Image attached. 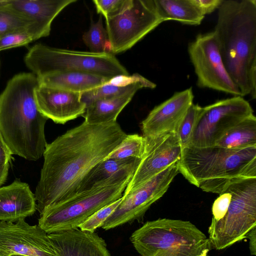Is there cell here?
Instances as JSON below:
<instances>
[{
    "instance_id": "cell-1",
    "label": "cell",
    "mask_w": 256,
    "mask_h": 256,
    "mask_svg": "<svg viewBox=\"0 0 256 256\" xmlns=\"http://www.w3.org/2000/svg\"><path fill=\"white\" fill-rule=\"evenodd\" d=\"M126 135L116 121L100 124L84 121L48 144L34 194L40 214L48 207L75 196L89 172Z\"/></svg>"
},
{
    "instance_id": "cell-2",
    "label": "cell",
    "mask_w": 256,
    "mask_h": 256,
    "mask_svg": "<svg viewBox=\"0 0 256 256\" xmlns=\"http://www.w3.org/2000/svg\"><path fill=\"white\" fill-rule=\"evenodd\" d=\"M214 32L224 67L242 96L256 98V0H224Z\"/></svg>"
},
{
    "instance_id": "cell-3",
    "label": "cell",
    "mask_w": 256,
    "mask_h": 256,
    "mask_svg": "<svg viewBox=\"0 0 256 256\" xmlns=\"http://www.w3.org/2000/svg\"><path fill=\"white\" fill-rule=\"evenodd\" d=\"M39 84L32 72H22L8 82L0 94V133L12 154L36 161L47 145L48 120L39 110L35 90Z\"/></svg>"
},
{
    "instance_id": "cell-4",
    "label": "cell",
    "mask_w": 256,
    "mask_h": 256,
    "mask_svg": "<svg viewBox=\"0 0 256 256\" xmlns=\"http://www.w3.org/2000/svg\"><path fill=\"white\" fill-rule=\"evenodd\" d=\"M178 168L190 184L204 191L220 194L236 180L256 178V146H188L182 148Z\"/></svg>"
},
{
    "instance_id": "cell-5",
    "label": "cell",
    "mask_w": 256,
    "mask_h": 256,
    "mask_svg": "<svg viewBox=\"0 0 256 256\" xmlns=\"http://www.w3.org/2000/svg\"><path fill=\"white\" fill-rule=\"evenodd\" d=\"M130 240L142 256H208L209 239L188 220L160 218L148 221Z\"/></svg>"
},
{
    "instance_id": "cell-6",
    "label": "cell",
    "mask_w": 256,
    "mask_h": 256,
    "mask_svg": "<svg viewBox=\"0 0 256 256\" xmlns=\"http://www.w3.org/2000/svg\"><path fill=\"white\" fill-rule=\"evenodd\" d=\"M24 62L38 78L64 71L88 72L108 78L129 75L126 68L110 52L70 50L38 44L29 49Z\"/></svg>"
},
{
    "instance_id": "cell-7",
    "label": "cell",
    "mask_w": 256,
    "mask_h": 256,
    "mask_svg": "<svg viewBox=\"0 0 256 256\" xmlns=\"http://www.w3.org/2000/svg\"><path fill=\"white\" fill-rule=\"evenodd\" d=\"M226 186L232 194L226 213L212 220L208 229L212 248L216 250L242 240L256 226V178L237 179Z\"/></svg>"
},
{
    "instance_id": "cell-8",
    "label": "cell",
    "mask_w": 256,
    "mask_h": 256,
    "mask_svg": "<svg viewBox=\"0 0 256 256\" xmlns=\"http://www.w3.org/2000/svg\"><path fill=\"white\" fill-rule=\"evenodd\" d=\"M130 180L78 194L52 204L40 214L38 226L48 234L78 228L96 212L121 198Z\"/></svg>"
},
{
    "instance_id": "cell-9",
    "label": "cell",
    "mask_w": 256,
    "mask_h": 256,
    "mask_svg": "<svg viewBox=\"0 0 256 256\" xmlns=\"http://www.w3.org/2000/svg\"><path fill=\"white\" fill-rule=\"evenodd\" d=\"M163 22L154 0H132L120 14L106 20L110 52H124Z\"/></svg>"
},
{
    "instance_id": "cell-10",
    "label": "cell",
    "mask_w": 256,
    "mask_h": 256,
    "mask_svg": "<svg viewBox=\"0 0 256 256\" xmlns=\"http://www.w3.org/2000/svg\"><path fill=\"white\" fill-rule=\"evenodd\" d=\"M252 114L250 104L240 96L220 100L202 107L188 146H214L228 130Z\"/></svg>"
},
{
    "instance_id": "cell-11",
    "label": "cell",
    "mask_w": 256,
    "mask_h": 256,
    "mask_svg": "<svg viewBox=\"0 0 256 256\" xmlns=\"http://www.w3.org/2000/svg\"><path fill=\"white\" fill-rule=\"evenodd\" d=\"M188 53L198 87L242 96L224 67L214 31L198 34L188 44Z\"/></svg>"
},
{
    "instance_id": "cell-12",
    "label": "cell",
    "mask_w": 256,
    "mask_h": 256,
    "mask_svg": "<svg viewBox=\"0 0 256 256\" xmlns=\"http://www.w3.org/2000/svg\"><path fill=\"white\" fill-rule=\"evenodd\" d=\"M178 162L123 195L120 204L100 228L108 230L142 218L151 205L166 193L179 172Z\"/></svg>"
},
{
    "instance_id": "cell-13",
    "label": "cell",
    "mask_w": 256,
    "mask_h": 256,
    "mask_svg": "<svg viewBox=\"0 0 256 256\" xmlns=\"http://www.w3.org/2000/svg\"><path fill=\"white\" fill-rule=\"evenodd\" d=\"M0 254L57 256L48 234L24 219L15 222L0 221Z\"/></svg>"
},
{
    "instance_id": "cell-14",
    "label": "cell",
    "mask_w": 256,
    "mask_h": 256,
    "mask_svg": "<svg viewBox=\"0 0 256 256\" xmlns=\"http://www.w3.org/2000/svg\"><path fill=\"white\" fill-rule=\"evenodd\" d=\"M145 140L144 154L123 195L138 188L180 158L182 147L176 132Z\"/></svg>"
},
{
    "instance_id": "cell-15",
    "label": "cell",
    "mask_w": 256,
    "mask_h": 256,
    "mask_svg": "<svg viewBox=\"0 0 256 256\" xmlns=\"http://www.w3.org/2000/svg\"><path fill=\"white\" fill-rule=\"evenodd\" d=\"M192 88L175 92L155 106L141 123L143 136L150 139L165 134L176 132L180 121L193 104Z\"/></svg>"
},
{
    "instance_id": "cell-16",
    "label": "cell",
    "mask_w": 256,
    "mask_h": 256,
    "mask_svg": "<svg viewBox=\"0 0 256 256\" xmlns=\"http://www.w3.org/2000/svg\"><path fill=\"white\" fill-rule=\"evenodd\" d=\"M35 96L39 110L56 124H64L82 116L85 112L86 104L81 100L80 93L39 84Z\"/></svg>"
},
{
    "instance_id": "cell-17",
    "label": "cell",
    "mask_w": 256,
    "mask_h": 256,
    "mask_svg": "<svg viewBox=\"0 0 256 256\" xmlns=\"http://www.w3.org/2000/svg\"><path fill=\"white\" fill-rule=\"evenodd\" d=\"M76 0H0L33 22L30 33L34 40L49 36L51 25L56 16Z\"/></svg>"
},
{
    "instance_id": "cell-18",
    "label": "cell",
    "mask_w": 256,
    "mask_h": 256,
    "mask_svg": "<svg viewBox=\"0 0 256 256\" xmlns=\"http://www.w3.org/2000/svg\"><path fill=\"white\" fill-rule=\"evenodd\" d=\"M57 256H112L104 240L79 228L48 234Z\"/></svg>"
},
{
    "instance_id": "cell-19",
    "label": "cell",
    "mask_w": 256,
    "mask_h": 256,
    "mask_svg": "<svg viewBox=\"0 0 256 256\" xmlns=\"http://www.w3.org/2000/svg\"><path fill=\"white\" fill-rule=\"evenodd\" d=\"M141 159H105L96 164L81 182L76 194L131 179Z\"/></svg>"
},
{
    "instance_id": "cell-20",
    "label": "cell",
    "mask_w": 256,
    "mask_h": 256,
    "mask_svg": "<svg viewBox=\"0 0 256 256\" xmlns=\"http://www.w3.org/2000/svg\"><path fill=\"white\" fill-rule=\"evenodd\" d=\"M36 210L34 194L29 185L20 180L0 188V221L15 222Z\"/></svg>"
},
{
    "instance_id": "cell-21",
    "label": "cell",
    "mask_w": 256,
    "mask_h": 256,
    "mask_svg": "<svg viewBox=\"0 0 256 256\" xmlns=\"http://www.w3.org/2000/svg\"><path fill=\"white\" fill-rule=\"evenodd\" d=\"M110 79L80 71L60 72L38 78L40 84L80 94L99 86Z\"/></svg>"
},
{
    "instance_id": "cell-22",
    "label": "cell",
    "mask_w": 256,
    "mask_h": 256,
    "mask_svg": "<svg viewBox=\"0 0 256 256\" xmlns=\"http://www.w3.org/2000/svg\"><path fill=\"white\" fill-rule=\"evenodd\" d=\"M140 89L141 88H135L114 97L90 102L86 104L85 112L82 116L84 118V121L92 124L116 122L119 114Z\"/></svg>"
},
{
    "instance_id": "cell-23",
    "label": "cell",
    "mask_w": 256,
    "mask_h": 256,
    "mask_svg": "<svg viewBox=\"0 0 256 256\" xmlns=\"http://www.w3.org/2000/svg\"><path fill=\"white\" fill-rule=\"evenodd\" d=\"M156 12L163 22L175 20L192 26L200 24L204 16L190 0H154Z\"/></svg>"
},
{
    "instance_id": "cell-24",
    "label": "cell",
    "mask_w": 256,
    "mask_h": 256,
    "mask_svg": "<svg viewBox=\"0 0 256 256\" xmlns=\"http://www.w3.org/2000/svg\"><path fill=\"white\" fill-rule=\"evenodd\" d=\"M214 145L227 148L256 146V118L252 114L226 132Z\"/></svg>"
},
{
    "instance_id": "cell-25",
    "label": "cell",
    "mask_w": 256,
    "mask_h": 256,
    "mask_svg": "<svg viewBox=\"0 0 256 256\" xmlns=\"http://www.w3.org/2000/svg\"><path fill=\"white\" fill-rule=\"evenodd\" d=\"M33 22L18 11L0 4V38L8 34L30 31Z\"/></svg>"
},
{
    "instance_id": "cell-26",
    "label": "cell",
    "mask_w": 256,
    "mask_h": 256,
    "mask_svg": "<svg viewBox=\"0 0 256 256\" xmlns=\"http://www.w3.org/2000/svg\"><path fill=\"white\" fill-rule=\"evenodd\" d=\"M145 138L138 134H127L118 146L105 159H142L145 152ZM104 159V160H105Z\"/></svg>"
},
{
    "instance_id": "cell-27",
    "label": "cell",
    "mask_w": 256,
    "mask_h": 256,
    "mask_svg": "<svg viewBox=\"0 0 256 256\" xmlns=\"http://www.w3.org/2000/svg\"><path fill=\"white\" fill-rule=\"evenodd\" d=\"M82 40L90 52H110L108 35L103 26L102 16H100L96 22L91 23L88 30L84 34Z\"/></svg>"
},
{
    "instance_id": "cell-28",
    "label": "cell",
    "mask_w": 256,
    "mask_h": 256,
    "mask_svg": "<svg viewBox=\"0 0 256 256\" xmlns=\"http://www.w3.org/2000/svg\"><path fill=\"white\" fill-rule=\"evenodd\" d=\"M137 87L140 88L152 89L150 86L142 83L135 84L126 86H118L108 84L106 82L99 86L81 93L80 98L81 100L86 104L96 100L112 98L120 95Z\"/></svg>"
},
{
    "instance_id": "cell-29",
    "label": "cell",
    "mask_w": 256,
    "mask_h": 256,
    "mask_svg": "<svg viewBox=\"0 0 256 256\" xmlns=\"http://www.w3.org/2000/svg\"><path fill=\"white\" fill-rule=\"evenodd\" d=\"M202 110L198 104H192L188 110L177 128L176 134L182 148L188 145L196 122Z\"/></svg>"
},
{
    "instance_id": "cell-30",
    "label": "cell",
    "mask_w": 256,
    "mask_h": 256,
    "mask_svg": "<svg viewBox=\"0 0 256 256\" xmlns=\"http://www.w3.org/2000/svg\"><path fill=\"white\" fill-rule=\"evenodd\" d=\"M122 197L96 212L83 222L78 228L82 231L94 232L96 230L102 226L104 221L117 208L122 200Z\"/></svg>"
},
{
    "instance_id": "cell-31",
    "label": "cell",
    "mask_w": 256,
    "mask_h": 256,
    "mask_svg": "<svg viewBox=\"0 0 256 256\" xmlns=\"http://www.w3.org/2000/svg\"><path fill=\"white\" fill-rule=\"evenodd\" d=\"M132 0H94L96 12L106 20L124 11Z\"/></svg>"
},
{
    "instance_id": "cell-32",
    "label": "cell",
    "mask_w": 256,
    "mask_h": 256,
    "mask_svg": "<svg viewBox=\"0 0 256 256\" xmlns=\"http://www.w3.org/2000/svg\"><path fill=\"white\" fill-rule=\"evenodd\" d=\"M34 40L33 36L28 31L8 34L0 38V51L25 46Z\"/></svg>"
},
{
    "instance_id": "cell-33",
    "label": "cell",
    "mask_w": 256,
    "mask_h": 256,
    "mask_svg": "<svg viewBox=\"0 0 256 256\" xmlns=\"http://www.w3.org/2000/svg\"><path fill=\"white\" fill-rule=\"evenodd\" d=\"M219 194L212 206V221H218L224 217L231 200L232 194L227 186Z\"/></svg>"
},
{
    "instance_id": "cell-34",
    "label": "cell",
    "mask_w": 256,
    "mask_h": 256,
    "mask_svg": "<svg viewBox=\"0 0 256 256\" xmlns=\"http://www.w3.org/2000/svg\"><path fill=\"white\" fill-rule=\"evenodd\" d=\"M107 82L118 86H126L135 84L142 83L150 86L152 89L156 86V84L138 73L130 76H116L110 78Z\"/></svg>"
},
{
    "instance_id": "cell-35",
    "label": "cell",
    "mask_w": 256,
    "mask_h": 256,
    "mask_svg": "<svg viewBox=\"0 0 256 256\" xmlns=\"http://www.w3.org/2000/svg\"><path fill=\"white\" fill-rule=\"evenodd\" d=\"M191 2L204 16L218 9L224 0H190Z\"/></svg>"
},
{
    "instance_id": "cell-36",
    "label": "cell",
    "mask_w": 256,
    "mask_h": 256,
    "mask_svg": "<svg viewBox=\"0 0 256 256\" xmlns=\"http://www.w3.org/2000/svg\"><path fill=\"white\" fill-rule=\"evenodd\" d=\"M12 153L0 133V168L9 164Z\"/></svg>"
},
{
    "instance_id": "cell-37",
    "label": "cell",
    "mask_w": 256,
    "mask_h": 256,
    "mask_svg": "<svg viewBox=\"0 0 256 256\" xmlns=\"http://www.w3.org/2000/svg\"><path fill=\"white\" fill-rule=\"evenodd\" d=\"M250 240V250L251 254L256 255V226L252 228L246 236Z\"/></svg>"
},
{
    "instance_id": "cell-38",
    "label": "cell",
    "mask_w": 256,
    "mask_h": 256,
    "mask_svg": "<svg viewBox=\"0 0 256 256\" xmlns=\"http://www.w3.org/2000/svg\"><path fill=\"white\" fill-rule=\"evenodd\" d=\"M9 166L10 164L0 168V186L3 184L6 180L8 176Z\"/></svg>"
},
{
    "instance_id": "cell-39",
    "label": "cell",
    "mask_w": 256,
    "mask_h": 256,
    "mask_svg": "<svg viewBox=\"0 0 256 256\" xmlns=\"http://www.w3.org/2000/svg\"><path fill=\"white\" fill-rule=\"evenodd\" d=\"M24 256L15 254V255H12V256Z\"/></svg>"
},
{
    "instance_id": "cell-40",
    "label": "cell",
    "mask_w": 256,
    "mask_h": 256,
    "mask_svg": "<svg viewBox=\"0 0 256 256\" xmlns=\"http://www.w3.org/2000/svg\"><path fill=\"white\" fill-rule=\"evenodd\" d=\"M0 256H2V255L0 254Z\"/></svg>"
}]
</instances>
